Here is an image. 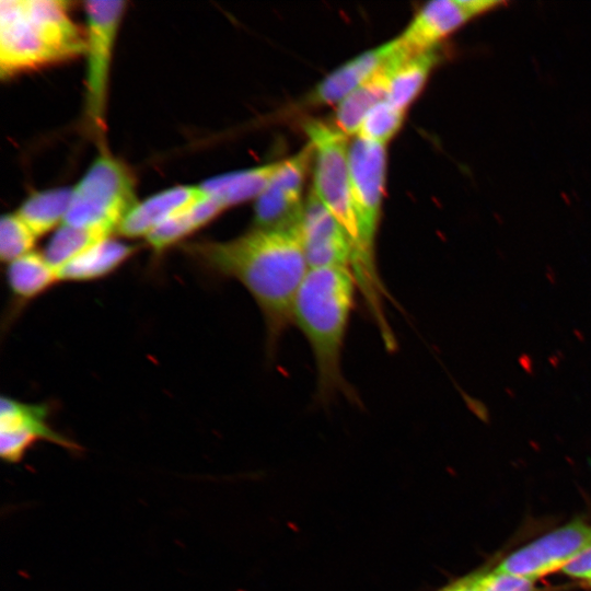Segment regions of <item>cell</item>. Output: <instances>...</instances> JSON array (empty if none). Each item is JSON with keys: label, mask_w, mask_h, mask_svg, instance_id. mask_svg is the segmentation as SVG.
<instances>
[{"label": "cell", "mask_w": 591, "mask_h": 591, "mask_svg": "<svg viewBox=\"0 0 591 591\" xmlns=\"http://www.w3.org/2000/svg\"><path fill=\"white\" fill-rule=\"evenodd\" d=\"M185 252L207 271L235 279L258 305L271 355L292 324V308L309 271L299 230L252 228L228 241L185 244Z\"/></svg>", "instance_id": "cell-1"}, {"label": "cell", "mask_w": 591, "mask_h": 591, "mask_svg": "<svg viewBox=\"0 0 591 591\" xmlns=\"http://www.w3.org/2000/svg\"><path fill=\"white\" fill-rule=\"evenodd\" d=\"M357 281L351 268L309 269L296 296L292 324L308 340L316 370V398L325 404L356 397L343 373L341 357Z\"/></svg>", "instance_id": "cell-2"}, {"label": "cell", "mask_w": 591, "mask_h": 591, "mask_svg": "<svg viewBox=\"0 0 591 591\" xmlns=\"http://www.w3.org/2000/svg\"><path fill=\"white\" fill-rule=\"evenodd\" d=\"M85 51V34L60 0L0 2V72L11 77Z\"/></svg>", "instance_id": "cell-3"}, {"label": "cell", "mask_w": 591, "mask_h": 591, "mask_svg": "<svg viewBox=\"0 0 591 591\" xmlns=\"http://www.w3.org/2000/svg\"><path fill=\"white\" fill-rule=\"evenodd\" d=\"M385 144L355 137L349 142L348 166L359 247L351 270L378 325L386 323L383 292L375 263V237L380 221L386 169Z\"/></svg>", "instance_id": "cell-4"}, {"label": "cell", "mask_w": 591, "mask_h": 591, "mask_svg": "<svg viewBox=\"0 0 591 591\" xmlns=\"http://www.w3.org/2000/svg\"><path fill=\"white\" fill-rule=\"evenodd\" d=\"M137 202L130 170L104 151L72 187L63 223L117 232L120 221Z\"/></svg>", "instance_id": "cell-5"}, {"label": "cell", "mask_w": 591, "mask_h": 591, "mask_svg": "<svg viewBox=\"0 0 591 591\" xmlns=\"http://www.w3.org/2000/svg\"><path fill=\"white\" fill-rule=\"evenodd\" d=\"M313 147V192L346 232L351 245V264L359 247V232L352 205L347 136L321 120L304 125Z\"/></svg>", "instance_id": "cell-6"}, {"label": "cell", "mask_w": 591, "mask_h": 591, "mask_svg": "<svg viewBox=\"0 0 591 591\" xmlns=\"http://www.w3.org/2000/svg\"><path fill=\"white\" fill-rule=\"evenodd\" d=\"M125 4L124 1L84 2L86 115L99 132L104 129L108 74Z\"/></svg>", "instance_id": "cell-7"}, {"label": "cell", "mask_w": 591, "mask_h": 591, "mask_svg": "<svg viewBox=\"0 0 591 591\" xmlns=\"http://www.w3.org/2000/svg\"><path fill=\"white\" fill-rule=\"evenodd\" d=\"M591 548V523L575 519L524 544L502 558L495 569L537 580L560 569Z\"/></svg>", "instance_id": "cell-8"}, {"label": "cell", "mask_w": 591, "mask_h": 591, "mask_svg": "<svg viewBox=\"0 0 591 591\" xmlns=\"http://www.w3.org/2000/svg\"><path fill=\"white\" fill-rule=\"evenodd\" d=\"M312 158L311 148L304 147L279 162L269 184L256 198L254 228L299 230L304 208L303 184Z\"/></svg>", "instance_id": "cell-9"}, {"label": "cell", "mask_w": 591, "mask_h": 591, "mask_svg": "<svg viewBox=\"0 0 591 591\" xmlns=\"http://www.w3.org/2000/svg\"><path fill=\"white\" fill-rule=\"evenodd\" d=\"M501 4L496 0H434L418 11L397 38L410 55L437 49L457 28Z\"/></svg>", "instance_id": "cell-10"}, {"label": "cell", "mask_w": 591, "mask_h": 591, "mask_svg": "<svg viewBox=\"0 0 591 591\" xmlns=\"http://www.w3.org/2000/svg\"><path fill=\"white\" fill-rule=\"evenodd\" d=\"M45 405L23 403L11 397L1 398L0 454L9 464L20 462L26 451L38 440H45L70 451L79 447L61 436L47 422Z\"/></svg>", "instance_id": "cell-11"}, {"label": "cell", "mask_w": 591, "mask_h": 591, "mask_svg": "<svg viewBox=\"0 0 591 591\" xmlns=\"http://www.w3.org/2000/svg\"><path fill=\"white\" fill-rule=\"evenodd\" d=\"M299 234L309 268H351L349 239L329 210L311 189L303 208Z\"/></svg>", "instance_id": "cell-12"}, {"label": "cell", "mask_w": 591, "mask_h": 591, "mask_svg": "<svg viewBox=\"0 0 591 591\" xmlns=\"http://www.w3.org/2000/svg\"><path fill=\"white\" fill-rule=\"evenodd\" d=\"M208 195L200 185H178L138 201L120 221L117 233L147 237L158 225Z\"/></svg>", "instance_id": "cell-13"}, {"label": "cell", "mask_w": 591, "mask_h": 591, "mask_svg": "<svg viewBox=\"0 0 591 591\" xmlns=\"http://www.w3.org/2000/svg\"><path fill=\"white\" fill-rule=\"evenodd\" d=\"M397 38L364 51L323 79L309 94L311 105L339 104L352 91L370 79L394 54Z\"/></svg>", "instance_id": "cell-14"}, {"label": "cell", "mask_w": 591, "mask_h": 591, "mask_svg": "<svg viewBox=\"0 0 591 591\" xmlns=\"http://www.w3.org/2000/svg\"><path fill=\"white\" fill-rule=\"evenodd\" d=\"M409 56L413 55L399 44L397 38V48L385 63L338 104L334 126L347 137L356 136L368 112L385 101L395 70Z\"/></svg>", "instance_id": "cell-15"}, {"label": "cell", "mask_w": 591, "mask_h": 591, "mask_svg": "<svg viewBox=\"0 0 591 591\" xmlns=\"http://www.w3.org/2000/svg\"><path fill=\"white\" fill-rule=\"evenodd\" d=\"M136 248L123 241L106 237L78 255L58 270L62 281H91L103 278L125 263Z\"/></svg>", "instance_id": "cell-16"}, {"label": "cell", "mask_w": 591, "mask_h": 591, "mask_svg": "<svg viewBox=\"0 0 591 591\" xmlns=\"http://www.w3.org/2000/svg\"><path fill=\"white\" fill-rule=\"evenodd\" d=\"M279 162L213 176L199 185L209 197L227 209L256 199L269 184Z\"/></svg>", "instance_id": "cell-17"}, {"label": "cell", "mask_w": 591, "mask_h": 591, "mask_svg": "<svg viewBox=\"0 0 591 591\" xmlns=\"http://www.w3.org/2000/svg\"><path fill=\"white\" fill-rule=\"evenodd\" d=\"M224 209L222 204L207 196L165 220L146 240L153 251L161 253L209 223Z\"/></svg>", "instance_id": "cell-18"}, {"label": "cell", "mask_w": 591, "mask_h": 591, "mask_svg": "<svg viewBox=\"0 0 591 591\" xmlns=\"http://www.w3.org/2000/svg\"><path fill=\"white\" fill-rule=\"evenodd\" d=\"M72 187L50 188L28 196L16 210L36 237L60 227L67 216Z\"/></svg>", "instance_id": "cell-19"}, {"label": "cell", "mask_w": 591, "mask_h": 591, "mask_svg": "<svg viewBox=\"0 0 591 591\" xmlns=\"http://www.w3.org/2000/svg\"><path fill=\"white\" fill-rule=\"evenodd\" d=\"M439 60L438 48L406 58L391 79L385 101L396 109L405 112L424 88Z\"/></svg>", "instance_id": "cell-20"}, {"label": "cell", "mask_w": 591, "mask_h": 591, "mask_svg": "<svg viewBox=\"0 0 591 591\" xmlns=\"http://www.w3.org/2000/svg\"><path fill=\"white\" fill-rule=\"evenodd\" d=\"M7 280L16 298L30 300L45 292L59 278L44 254L33 251L8 264Z\"/></svg>", "instance_id": "cell-21"}, {"label": "cell", "mask_w": 591, "mask_h": 591, "mask_svg": "<svg viewBox=\"0 0 591 591\" xmlns=\"http://www.w3.org/2000/svg\"><path fill=\"white\" fill-rule=\"evenodd\" d=\"M113 233L105 228H81L62 223L55 231L43 254L58 273L86 248L112 236Z\"/></svg>", "instance_id": "cell-22"}, {"label": "cell", "mask_w": 591, "mask_h": 591, "mask_svg": "<svg viewBox=\"0 0 591 591\" xmlns=\"http://www.w3.org/2000/svg\"><path fill=\"white\" fill-rule=\"evenodd\" d=\"M36 239V235L16 212L1 217L0 257L3 263L9 264L33 252Z\"/></svg>", "instance_id": "cell-23"}, {"label": "cell", "mask_w": 591, "mask_h": 591, "mask_svg": "<svg viewBox=\"0 0 591 591\" xmlns=\"http://www.w3.org/2000/svg\"><path fill=\"white\" fill-rule=\"evenodd\" d=\"M403 117L404 112L382 101L364 116L356 137L385 144L399 129Z\"/></svg>", "instance_id": "cell-24"}, {"label": "cell", "mask_w": 591, "mask_h": 591, "mask_svg": "<svg viewBox=\"0 0 591 591\" xmlns=\"http://www.w3.org/2000/svg\"><path fill=\"white\" fill-rule=\"evenodd\" d=\"M477 591H538V588L532 578L493 568L477 570Z\"/></svg>", "instance_id": "cell-25"}, {"label": "cell", "mask_w": 591, "mask_h": 591, "mask_svg": "<svg viewBox=\"0 0 591 591\" xmlns=\"http://www.w3.org/2000/svg\"><path fill=\"white\" fill-rule=\"evenodd\" d=\"M560 571L571 579L591 584V548L577 555Z\"/></svg>", "instance_id": "cell-26"}, {"label": "cell", "mask_w": 591, "mask_h": 591, "mask_svg": "<svg viewBox=\"0 0 591 591\" xmlns=\"http://www.w3.org/2000/svg\"><path fill=\"white\" fill-rule=\"evenodd\" d=\"M440 591H477V570L451 581Z\"/></svg>", "instance_id": "cell-27"}, {"label": "cell", "mask_w": 591, "mask_h": 591, "mask_svg": "<svg viewBox=\"0 0 591 591\" xmlns=\"http://www.w3.org/2000/svg\"><path fill=\"white\" fill-rule=\"evenodd\" d=\"M436 591H440V589L436 590Z\"/></svg>", "instance_id": "cell-28"}]
</instances>
